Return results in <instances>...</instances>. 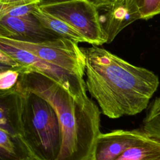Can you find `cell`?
<instances>
[{
  "label": "cell",
  "mask_w": 160,
  "mask_h": 160,
  "mask_svg": "<svg viewBox=\"0 0 160 160\" xmlns=\"http://www.w3.org/2000/svg\"><path fill=\"white\" fill-rule=\"evenodd\" d=\"M82 50L86 89L104 115L116 119L136 115L147 108L159 86L156 74L97 46Z\"/></svg>",
  "instance_id": "6da1fadb"
},
{
  "label": "cell",
  "mask_w": 160,
  "mask_h": 160,
  "mask_svg": "<svg viewBox=\"0 0 160 160\" xmlns=\"http://www.w3.org/2000/svg\"><path fill=\"white\" fill-rule=\"evenodd\" d=\"M15 86L42 97L54 109L62 135L57 160H92L101 133V112L91 99L76 97L58 83L34 72L20 74Z\"/></svg>",
  "instance_id": "7a4b0ae2"
},
{
  "label": "cell",
  "mask_w": 160,
  "mask_h": 160,
  "mask_svg": "<svg viewBox=\"0 0 160 160\" xmlns=\"http://www.w3.org/2000/svg\"><path fill=\"white\" fill-rule=\"evenodd\" d=\"M16 89L21 92L24 98L23 138L38 159L57 160L61 151L62 135L54 109L38 94Z\"/></svg>",
  "instance_id": "3957f363"
},
{
  "label": "cell",
  "mask_w": 160,
  "mask_h": 160,
  "mask_svg": "<svg viewBox=\"0 0 160 160\" xmlns=\"http://www.w3.org/2000/svg\"><path fill=\"white\" fill-rule=\"evenodd\" d=\"M0 42L29 52L45 61L83 78L86 57L78 42L59 38L39 42H30L0 37Z\"/></svg>",
  "instance_id": "277c9868"
},
{
  "label": "cell",
  "mask_w": 160,
  "mask_h": 160,
  "mask_svg": "<svg viewBox=\"0 0 160 160\" xmlns=\"http://www.w3.org/2000/svg\"><path fill=\"white\" fill-rule=\"evenodd\" d=\"M41 9L67 22L78 31L88 43L101 46L108 42L98 9L85 0L41 4Z\"/></svg>",
  "instance_id": "5b68a950"
},
{
  "label": "cell",
  "mask_w": 160,
  "mask_h": 160,
  "mask_svg": "<svg viewBox=\"0 0 160 160\" xmlns=\"http://www.w3.org/2000/svg\"><path fill=\"white\" fill-rule=\"evenodd\" d=\"M0 49L12 56L23 66V73L34 72L41 74L58 83L76 97H88L86 82L83 78L15 47L0 42Z\"/></svg>",
  "instance_id": "8992f818"
},
{
  "label": "cell",
  "mask_w": 160,
  "mask_h": 160,
  "mask_svg": "<svg viewBox=\"0 0 160 160\" xmlns=\"http://www.w3.org/2000/svg\"><path fill=\"white\" fill-rule=\"evenodd\" d=\"M0 37L30 42L61 38L43 26L32 14L1 18Z\"/></svg>",
  "instance_id": "52a82bcc"
},
{
  "label": "cell",
  "mask_w": 160,
  "mask_h": 160,
  "mask_svg": "<svg viewBox=\"0 0 160 160\" xmlns=\"http://www.w3.org/2000/svg\"><path fill=\"white\" fill-rule=\"evenodd\" d=\"M148 138L142 129L101 132L96 139L92 160H116L128 148Z\"/></svg>",
  "instance_id": "ba28073f"
},
{
  "label": "cell",
  "mask_w": 160,
  "mask_h": 160,
  "mask_svg": "<svg viewBox=\"0 0 160 160\" xmlns=\"http://www.w3.org/2000/svg\"><path fill=\"white\" fill-rule=\"evenodd\" d=\"M23 96L16 87L0 92V129L22 136Z\"/></svg>",
  "instance_id": "9c48e42d"
},
{
  "label": "cell",
  "mask_w": 160,
  "mask_h": 160,
  "mask_svg": "<svg viewBox=\"0 0 160 160\" xmlns=\"http://www.w3.org/2000/svg\"><path fill=\"white\" fill-rule=\"evenodd\" d=\"M100 16L102 28L107 34L108 42H111L116 36L126 27L140 19L138 14L128 6L126 0H118L112 5L101 9Z\"/></svg>",
  "instance_id": "30bf717a"
},
{
  "label": "cell",
  "mask_w": 160,
  "mask_h": 160,
  "mask_svg": "<svg viewBox=\"0 0 160 160\" xmlns=\"http://www.w3.org/2000/svg\"><path fill=\"white\" fill-rule=\"evenodd\" d=\"M35 157L21 135L0 129V160H27Z\"/></svg>",
  "instance_id": "8fae6325"
},
{
  "label": "cell",
  "mask_w": 160,
  "mask_h": 160,
  "mask_svg": "<svg viewBox=\"0 0 160 160\" xmlns=\"http://www.w3.org/2000/svg\"><path fill=\"white\" fill-rule=\"evenodd\" d=\"M32 14L46 29L59 36L76 42H87L84 37L74 28L62 20L42 11L37 6Z\"/></svg>",
  "instance_id": "7c38bea8"
},
{
  "label": "cell",
  "mask_w": 160,
  "mask_h": 160,
  "mask_svg": "<svg viewBox=\"0 0 160 160\" xmlns=\"http://www.w3.org/2000/svg\"><path fill=\"white\" fill-rule=\"evenodd\" d=\"M116 160H160V142L148 138L128 148Z\"/></svg>",
  "instance_id": "4fadbf2b"
},
{
  "label": "cell",
  "mask_w": 160,
  "mask_h": 160,
  "mask_svg": "<svg viewBox=\"0 0 160 160\" xmlns=\"http://www.w3.org/2000/svg\"><path fill=\"white\" fill-rule=\"evenodd\" d=\"M142 130L149 138L160 142V96L151 104L144 119Z\"/></svg>",
  "instance_id": "5bb4252c"
},
{
  "label": "cell",
  "mask_w": 160,
  "mask_h": 160,
  "mask_svg": "<svg viewBox=\"0 0 160 160\" xmlns=\"http://www.w3.org/2000/svg\"><path fill=\"white\" fill-rule=\"evenodd\" d=\"M140 19H149L160 14V0H126Z\"/></svg>",
  "instance_id": "9a60e30c"
},
{
  "label": "cell",
  "mask_w": 160,
  "mask_h": 160,
  "mask_svg": "<svg viewBox=\"0 0 160 160\" xmlns=\"http://www.w3.org/2000/svg\"><path fill=\"white\" fill-rule=\"evenodd\" d=\"M42 0H0V19L14 9L29 6H39Z\"/></svg>",
  "instance_id": "2e32d148"
},
{
  "label": "cell",
  "mask_w": 160,
  "mask_h": 160,
  "mask_svg": "<svg viewBox=\"0 0 160 160\" xmlns=\"http://www.w3.org/2000/svg\"><path fill=\"white\" fill-rule=\"evenodd\" d=\"M20 73L11 69L0 68V89L6 91L14 88L17 84Z\"/></svg>",
  "instance_id": "e0dca14e"
},
{
  "label": "cell",
  "mask_w": 160,
  "mask_h": 160,
  "mask_svg": "<svg viewBox=\"0 0 160 160\" xmlns=\"http://www.w3.org/2000/svg\"><path fill=\"white\" fill-rule=\"evenodd\" d=\"M93 6H94L98 10L103 9L104 8L110 6L115 3L118 0H85Z\"/></svg>",
  "instance_id": "ac0fdd59"
},
{
  "label": "cell",
  "mask_w": 160,
  "mask_h": 160,
  "mask_svg": "<svg viewBox=\"0 0 160 160\" xmlns=\"http://www.w3.org/2000/svg\"><path fill=\"white\" fill-rule=\"evenodd\" d=\"M71 0H42L41 4H51V3H57V2H61L68 1Z\"/></svg>",
  "instance_id": "d6986e66"
},
{
  "label": "cell",
  "mask_w": 160,
  "mask_h": 160,
  "mask_svg": "<svg viewBox=\"0 0 160 160\" xmlns=\"http://www.w3.org/2000/svg\"><path fill=\"white\" fill-rule=\"evenodd\" d=\"M27 160H40V159H38V158H36V157H32V158H29V159H27Z\"/></svg>",
  "instance_id": "ffe728a7"
}]
</instances>
